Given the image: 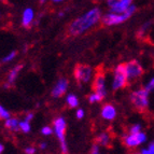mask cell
Returning <instances> with one entry per match:
<instances>
[{
    "instance_id": "37",
    "label": "cell",
    "mask_w": 154,
    "mask_h": 154,
    "mask_svg": "<svg viewBox=\"0 0 154 154\" xmlns=\"http://www.w3.org/2000/svg\"><path fill=\"white\" fill-rule=\"evenodd\" d=\"M0 1H1V2H3V3H7V2H8V0H0Z\"/></svg>"
},
{
    "instance_id": "6",
    "label": "cell",
    "mask_w": 154,
    "mask_h": 154,
    "mask_svg": "<svg viewBox=\"0 0 154 154\" xmlns=\"http://www.w3.org/2000/svg\"><path fill=\"white\" fill-rule=\"evenodd\" d=\"M128 84V80L125 71V64H119L113 70L112 75V90L120 91L126 88Z\"/></svg>"
},
{
    "instance_id": "31",
    "label": "cell",
    "mask_w": 154,
    "mask_h": 154,
    "mask_svg": "<svg viewBox=\"0 0 154 154\" xmlns=\"http://www.w3.org/2000/svg\"><path fill=\"white\" fill-rule=\"evenodd\" d=\"M146 148H148V149H149L150 151H151L152 153L154 154V140H153V141L150 142V143L148 144V146H146Z\"/></svg>"
},
{
    "instance_id": "23",
    "label": "cell",
    "mask_w": 154,
    "mask_h": 154,
    "mask_svg": "<svg viewBox=\"0 0 154 154\" xmlns=\"http://www.w3.org/2000/svg\"><path fill=\"white\" fill-rule=\"evenodd\" d=\"M16 55H17V52H16L15 50H14V51H11L10 53H8V55H5V56L3 57L2 62L3 63H10V62H12L13 59L16 57Z\"/></svg>"
},
{
    "instance_id": "34",
    "label": "cell",
    "mask_w": 154,
    "mask_h": 154,
    "mask_svg": "<svg viewBox=\"0 0 154 154\" xmlns=\"http://www.w3.org/2000/svg\"><path fill=\"white\" fill-rule=\"evenodd\" d=\"M52 2L54 3H58V2H62V1H64V0H51Z\"/></svg>"
},
{
    "instance_id": "3",
    "label": "cell",
    "mask_w": 154,
    "mask_h": 154,
    "mask_svg": "<svg viewBox=\"0 0 154 154\" xmlns=\"http://www.w3.org/2000/svg\"><path fill=\"white\" fill-rule=\"evenodd\" d=\"M129 100L136 110L144 112L150 106V93L144 88H136L131 93Z\"/></svg>"
},
{
    "instance_id": "10",
    "label": "cell",
    "mask_w": 154,
    "mask_h": 154,
    "mask_svg": "<svg viewBox=\"0 0 154 154\" xmlns=\"http://www.w3.org/2000/svg\"><path fill=\"white\" fill-rule=\"evenodd\" d=\"M93 88H94V92L97 93L98 95H100L105 99L107 96V82H106V77L103 72H99L96 75L94 82H93Z\"/></svg>"
},
{
    "instance_id": "18",
    "label": "cell",
    "mask_w": 154,
    "mask_h": 154,
    "mask_svg": "<svg viewBox=\"0 0 154 154\" xmlns=\"http://www.w3.org/2000/svg\"><path fill=\"white\" fill-rule=\"evenodd\" d=\"M66 103L70 108H77L79 106V99L75 94H68L66 97Z\"/></svg>"
},
{
    "instance_id": "39",
    "label": "cell",
    "mask_w": 154,
    "mask_h": 154,
    "mask_svg": "<svg viewBox=\"0 0 154 154\" xmlns=\"http://www.w3.org/2000/svg\"><path fill=\"white\" fill-rule=\"evenodd\" d=\"M0 15H1V14H0Z\"/></svg>"
},
{
    "instance_id": "32",
    "label": "cell",
    "mask_w": 154,
    "mask_h": 154,
    "mask_svg": "<svg viewBox=\"0 0 154 154\" xmlns=\"http://www.w3.org/2000/svg\"><path fill=\"white\" fill-rule=\"evenodd\" d=\"M39 148H40L41 150H45L46 148H48V143H46L45 141L40 142V144H39Z\"/></svg>"
},
{
    "instance_id": "36",
    "label": "cell",
    "mask_w": 154,
    "mask_h": 154,
    "mask_svg": "<svg viewBox=\"0 0 154 154\" xmlns=\"http://www.w3.org/2000/svg\"><path fill=\"white\" fill-rule=\"evenodd\" d=\"M39 1H40V3H42V5L46 2V0H39Z\"/></svg>"
},
{
    "instance_id": "13",
    "label": "cell",
    "mask_w": 154,
    "mask_h": 154,
    "mask_svg": "<svg viewBox=\"0 0 154 154\" xmlns=\"http://www.w3.org/2000/svg\"><path fill=\"white\" fill-rule=\"evenodd\" d=\"M23 67H24L23 64H18V65H16V66H14L12 69L10 70L8 78H7V82H5V88H10L11 86H13V84L15 83L16 79H17L20 73H21Z\"/></svg>"
},
{
    "instance_id": "12",
    "label": "cell",
    "mask_w": 154,
    "mask_h": 154,
    "mask_svg": "<svg viewBox=\"0 0 154 154\" xmlns=\"http://www.w3.org/2000/svg\"><path fill=\"white\" fill-rule=\"evenodd\" d=\"M100 114L105 121L111 122L113 120H116V116H118V110H116V106L112 103H106L100 110Z\"/></svg>"
},
{
    "instance_id": "2",
    "label": "cell",
    "mask_w": 154,
    "mask_h": 154,
    "mask_svg": "<svg viewBox=\"0 0 154 154\" xmlns=\"http://www.w3.org/2000/svg\"><path fill=\"white\" fill-rule=\"evenodd\" d=\"M136 11H137V7L135 5H131V7L123 13H116V12L108 11V12L105 13V14L101 16L100 22H101V24H103V26H107V27L120 25V24H123L124 22L128 21L129 18L135 14Z\"/></svg>"
},
{
    "instance_id": "28",
    "label": "cell",
    "mask_w": 154,
    "mask_h": 154,
    "mask_svg": "<svg viewBox=\"0 0 154 154\" xmlns=\"http://www.w3.org/2000/svg\"><path fill=\"white\" fill-rule=\"evenodd\" d=\"M36 153V148L32 146H29L25 148V154H35Z\"/></svg>"
},
{
    "instance_id": "4",
    "label": "cell",
    "mask_w": 154,
    "mask_h": 154,
    "mask_svg": "<svg viewBox=\"0 0 154 154\" xmlns=\"http://www.w3.org/2000/svg\"><path fill=\"white\" fill-rule=\"evenodd\" d=\"M66 128L67 122L64 116H58L53 122V131L58 139L59 144H60V152L62 154H68L69 149H68V143L66 141Z\"/></svg>"
},
{
    "instance_id": "38",
    "label": "cell",
    "mask_w": 154,
    "mask_h": 154,
    "mask_svg": "<svg viewBox=\"0 0 154 154\" xmlns=\"http://www.w3.org/2000/svg\"><path fill=\"white\" fill-rule=\"evenodd\" d=\"M133 154H140V153H139V152H134Z\"/></svg>"
},
{
    "instance_id": "11",
    "label": "cell",
    "mask_w": 154,
    "mask_h": 154,
    "mask_svg": "<svg viewBox=\"0 0 154 154\" xmlns=\"http://www.w3.org/2000/svg\"><path fill=\"white\" fill-rule=\"evenodd\" d=\"M68 85H69V82H68V80L67 79H65V78L58 79V81H57L56 84L54 85V88H53V90H52V92H51L52 97L53 98L62 97L65 93L67 92Z\"/></svg>"
},
{
    "instance_id": "27",
    "label": "cell",
    "mask_w": 154,
    "mask_h": 154,
    "mask_svg": "<svg viewBox=\"0 0 154 154\" xmlns=\"http://www.w3.org/2000/svg\"><path fill=\"white\" fill-rule=\"evenodd\" d=\"M85 113H84V110L83 109H78L77 112H75V116H77L78 120H82L84 118Z\"/></svg>"
},
{
    "instance_id": "33",
    "label": "cell",
    "mask_w": 154,
    "mask_h": 154,
    "mask_svg": "<svg viewBox=\"0 0 154 154\" xmlns=\"http://www.w3.org/2000/svg\"><path fill=\"white\" fill-rule=\"evenodd\" d=\"M3 151H5V146L2 143H0V154H2Z\"/></svg>"
},
{
    "instance_id": "9",
    "label": "cell",
    "mask_w": 154,
    "mask_h": 154,
    "mask_svg": "<svg viewBox=\"0 0 154 154\" xmlns=\"http://www.w3.org/2000/svg\"><path fill=\"white\" fill-rule=\"evenodd\" d=\"M134 0H107L109 11L116 13H123L134 5Z\"/></svg>"
},
{
    "instance_id": "14",
    "label": "cell",
    "mask_w": 154,
    "mask_h": 154,
    "mask_svg": "<svg viewBox=\"0 0 154 154\" xmlns=\"http://www.w3.org/2000/svg\"><path fill=\"white\" fill-rule=\"evenodd\" d=\"M35 21V12L31 8H26L22 13V26L25 28H29Z\"/></svg>"
},
{
    "instance_id": "22",
    "label": "cell",
    "mask_w": 154,
    "mask_h": 154,
    "mask_svg": "<svg viewBox=\"0 0 154 154\" xmlns=\"http://www.w3.org/2000/svg\"><path fill=\"white\" fill-rule=\"evenodd\" d=\"M142 131V125L140 123H134L129 126L128 128V133L135 134V133H139V131Z\"/></svg>"
},
{
    "instance_id": "20",
    "label": "cell",
    "mask_w": 154,
    "mask_h": 154,
    "mask_svg": "<svg viewBox=\"0 0 154 154\" xmlns=\"http://www.w3.org/2000/svg\"><path fill=\"white\" fill-rule=\"evenodd\" d=\"M143 88L149 93L154 92V75H152V77H150L149 79L146 80V82L144 83Z\"/></svg>"
},
{
    "instance_id": "25",
    "label": "cell",
    "mask_w": 154,
    "mask_h": 154,
    "mask_svg": "<svg viewBox=\"0 0 154 154\" xmlns=\"http://www.w3.org/2000/svg\"><path fill=\"white\" fill-rule=\"evenodd\" d=\"M53 133H54V131L51 126H43L41 128V134L43 136H51Z\"/></svg>"
},
{
    "instance_id": "19",
    "label": "cell",
    "mask_w": 154,
    "mask_h": 154,
    "mask_svg": "<svg viewBox=\"0 0 154 154\" xmlns=\"http://www.w3.org/2000/svg\"><path fill=\"white\" fill-rule=\"evenodd\" d=\"M20 131H23L24 134L30 133V131H31L30 122H27V121H25V120L20 121Z\"/></svg>"
},
{
    "instance_id": "8",
    "label": "cell",
    "mask_w": 154,
    "mask_h": 154,
    "mask_svg": "<svg viewBox=\"0 0 154 154\" xmlns=\"http://www.w3.org/2000/svg\"><path fill=\"white\" fill-rule=\"evenodd\" d=\"M93 68L88 65L78 64L75 67V79L77 83L80 86L88 83L93 78Z\"/></svg>"
},
{
    "instance_id": "29",
    "label": "cell",
    "mask_w": 154,
    "mask_h": 154,
    "mask_svg": "<svg viewBox=\"0 0 154 154\" xmlns=\"http://www.w3.org/2000/svg\"><path fill=\"white\" fill-rule=\"evenodd\" d=\"M33 118H35V114H33L32 112H28L27 114H26V116H25V121H27V122H30L31 120H33Z\"/></svg>"
},
{
    "instance_id": "1",
    "label": "cell",
    "mask_w": 154,
    "mask_h": 154,
    "mask_svg": "<svg viewBox=\"0 0 154 154\" xmlns=\"http://www.w3.org/2000/svg\"><path fill=\"white\" fill-rule=\"evenodd\" d=\"M101 10L99 8H93L86 13L82 14L75 21H72L68 28V32L71 36H80L97 25L101 20Z\"/></svg>"
},
{
    "instance_id": "21",
    "label": "cell",
    "mask_w": 154,
    "mask_h": 154,
    "mask_svg": "<svg viewBox=\"0 0 154 154\" xmlns=\"http://www.w3.org/2000/svg\"><path fill=\"white\" fill-rule=\"evenodd\" d=\"M103 99V98L101 97L100 95H98L97 93H95V92L91 93L90 95H88V101H90L91 103H100V101H101Z\"/></svg>"
},
{
    "instance_id": "26",
    "label": "cell",
    "mask_w": 154,
    "mask_h": 154,
    "mask_svg": "<svg viewBox=\"0 0 154 154\" xmlns=\"http://www.w3.org/2000/svg\"><path fill=\"white\" fill-rule=\"evenodd\" d=\"M90 154H101V152H100V148H99V146H98L97 143L94 144V146H92Z\"/></svg>"
},
{
    "instance_id": "7",
    "label": "cell",
    "mask_w": 154,
    "mask_h": 154,
    "mask_svg": "<svg viewBox=\"0 0 154 154\" xmlns=\"http://www.w3.org/2000/svg\"><path fill=\"white\" fill-rule=\"evenodd\" d=\"M125 71H126V75H127V80H128V83L136 82L137 80L140 79L144 73V69L143 67H142V65L138 60H136V59H133L131 62L126 63Z\"/></svg>"
},
{
    "instance_id": "16",
    "label": "cell",
    "mask_w": 154,
    "mask_h": 154,
    "mask_svg": "<svg viewBox=\"0 0 154 154\" xmlns=\"http://www.w3.org/2000/svg\"><path fill=\"white\" fill-rule=\"evenodd\" d=\"M151 29H152V22L150 21L144 22L138 28V30H137L136 32L137 38L140 39V40H144L146 37L149 36V33L151 32Z\"/></svg>"
},
{
    "instance_id": "24",
    "label": "cell",
    "mask_w": 154,
    "mask_h": 154,
    "mask_svg": "<svg viewBox=\"0 0 154 154\" xmlns=\"http://www.w3.org/2000/svg\"><path fill=\"white\" fill-rule=\"evenodd\" d=\"M9 118H11L10 112H9L3 106L0 105V119H1V120H8Z\"/></svg>"
},
{
    "instance_id": "30",
    "label": "cell",
    "mask_w": 154,
    "mask_h": 154,
    "mask_svg": "<svg viewBox=\"0 0 154 154\" xmlns=\"http://www.w3.org/2000/svg\"><path fill=\"white\" fill-rule=\"evenodd\" d=\"M139 153L140 154H153L149 149H148V148H142V149L139 151Z\"/></svg>"
},
{
    "instance_id": "5",
    "label": "cell",
    "mask_w": 154,
    "mask_h": 154,
    "mask_svg": "<svg viewBox=\"0 0 154 154\" xmlns=\"http://www.w3.org/2000/svg\"><path fill=\"white\" fill-rule=\"evenodd\" d=\"M122 141L125 144L126 148L128 149H136L138 146H142L148 141V135L144 131H139V133H127L122 136Z\"/></svg>"
},
{
    "instance_id": "17",
    "label": "cell",
    "mask_w": 154,
    "mask_h": 154,
    "mask_svg": "<svg viewBox=\"0 0 154 154\" xmlns=\"http://www.w3.org/2000/svg\"><path fill=\"white\" fill-rule=\"evenodd\" d=\"M5 126L10 131H16L20 129V121L15 118H9L8 120H5Z\"/></svg>"
},
{
    "instance_id": "35",
    "label": "cell",
    "mask_w": 154,
    "mask_h": 154,
    "mask_svg": "<svg viewBox=\"0 0 154 154\" xmlns=\"http://www.w3.org/2000/svg\"><path fill=\"white\" fill-rule=\"evenodd\" d=\"M58 16H59V17H63V16H65V12H59Z\"/></svg>"
},
{
    "instance_id": "15",
    "label": "cell",
    "mask_w": 154,
    "mask_h": 154,
    "mask_svg": "<svg viewBox=\"0 0 154 154\" xmlns=\"http://www.w3.org/2000/svg\"><path fill=\"white\" fill-rule=\"evenodd\" d=\"M112 142V137L109 131H101L97 135L96 137V143L99 146H109Z\"/></svg>"
}]
</instances>
